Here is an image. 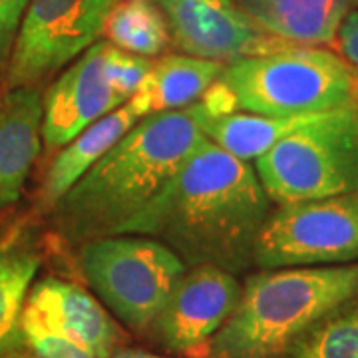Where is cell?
<instances>
[{"mask_svg":"<svg viewBox=\"0 0 358 358\" xmlns=\"http://www.w3.org/2000/svg\"><path fill=\"white\" fill-rule=\"evenodd\" d=\"M78 265L94 293L134 331H145L185 273V263L154 237L117 233L80 245Z\"/></svg>","mask_w":358,"mask_h":358,"instance_id":"8992f818","label":"cell"},{"mask_svg":"<svg viewBox=\"0 0 358 358\" xmlns=\"http://www.w3.org/2000/svg\"><path fill=\"white\" fill-rule=\"evenodd\" d=\"M102 36L115 48L145 58L164 54L171 42L166 16L154 0H117Z\"/></svg>","mask_w":358,"mask_h":358,"instance_id":"ac0fdd59","label":"cell"},{"mask_svg":"<svg viewBox=\"0 0 358 358\" xmlns=\"http://www.w3.org/2000/svg\"><path fill=\"white\" fill-rule=\"evenodd\" d=\"M108 50V40L96 42L48 90L42 120L48 150L64 148L94 122L126 103L106 74Z\"/></svg>","mask_w":358,"mask_h":358,"instance_id":"8fae6325","label":"cell"},{"mask_svg":"<svg viewBox=\"0 0 358 358\" xmlns=\"http://www.w3.org/2000/svg\"><path fill=\"white\" fill-rule=\"evenodd\" d=\"M141 117L128 102L78 134L58 152L42 185V203L56 205L70 187L88 173V169L112 145L122 140Z\"/></svg>","mask_w":358,"mask_h":358,"instance_id":"2e32d148","label":"cell"},{"mask_svg":"<svg viewBox=\"0 0 358 358\" xmlns=\"http://www.w3.org/2000/svg\"><path fill=\"white\" fill-rule=\"evenodd\" d=\"M26 310L94 358H112L124 338L112 315L76 282L44 279L26 299Z\"/></svg>","mask_w":358,"mask_h":358,"instance_id":"7c38bea8","label":"cell"},{"mask_svg":"<svg viewBox=\"0 0 358 358\" xmlns=\"http://www.w3.org/2000/svg\"><path fill=\"white\" fill-rule=\"evenodd\" d=\"M0 358H36L28 348H20V345L13 346V348H6L0 352Z\"/></svg>","mask_w":358,"mask_h":358,"instance_id":"484cf974","label":"cell"},{"mask_svg":"<svg viewBox=\"0 0 358 358\" xmlns=\"http://www.w3.org/2000/svg\"><path fill=\"white\" fill-rule=\"evenodd\" d=\"M277 38L317 46L333 44L355 0H233Z\"/></svg>","mask_w":358,"mask_h":358,"instance_id":"9a60e30c","label":"cell"},{"mask_svg":"<svg viewBox=\"0 0 358 358\" xmlns=\"http://www.w3.org/2000/svg\"><path fill=\"white\" fill-rule=\"evenodd\" d=\"M117 0H28L14 34L8 86L26 88L52 76L102 36Z\"/></svg>","mask_w":358,"mask_h":358,"instance_id":"ba28073f","label":"cell"},{"mask_svg":"<svg viewBox=\"0 0 358 358\" xmlns=\"http://www.w3.org/2000/svg\"><path fill=\"white\" fill-rule=\"evenodd\" d=\"M333 48L358 76V6L350 8L345 20L338 26V32L333 40Z\"/></svg>","mask_w":358,"mask_h":358,"instance_id":"603a6c76","label":"cell"},{"mask_svg":"<svg viewBox=\"0 0 358 358\" xmlns=\"http://www.w3.org/2000/svg\"><path fill=\"white\" fill-rule=\"evenodd\" d=\"M152 64H154V58H145V56H138L131 52L120 50L110 44L108 60H106V74H108L112 88L128 102L129 98L138 92Z\"/></svg>","mask_w":358,"mask_h":358,"instance_id":"7402d4cb","label":"cell"},{"mask_svg":"<svg viewBox=\"0 0 358 358\" xmlns=\"http://www.w3.org/2000/svg\"><path fill=\"white\" fill-rule=\"evenodd\" d=\"M203 103L141 117L54 205L58 233L82 245L117 235L205 138Z\"/></svg>","mask_w":358,"mask_h":358,"instance_id":"7a4b0ae2","label":"cell"},{"mask_svg":"<svg viewBox=\"0 0 358 358\" xmlns=\"http://www.w3.org/2000/svg\"><path fill=\"white\" fill-rule=\"evenodd\" d=\"M358 261V189L282 203L259 233L253 263L263 268Z\"/></svg>","mask_w":358,"mask_h":358,"instance_id":"52a82bcc","label":"cell"},{"mask_svg":"<svg viewBox=\"0 0 358 358\" xmlns=\"http://www.w3.org/2000/svg\"><path fill=\"white\" fill-rule=\"evenodd\" d=\"M287 358H358V299L319 320L285 352Z\"/></svg>","mask_w":358,"mask_h":358,"instance_id":"ffe728a7","label":"cell"},{"mask_svg":"<svg viewBox=\"0 0 358 358\" xmlns=\"http://www.w3.org/2000/svg\"><path fill=\"white\" fill-rule=\"evenodd\" d=\"M26 4L28 0H0V60L14 40Z\"/></svg>","mask_w":358,"mask_h":358,"instance_id":"cb8c5ba5","label":"cell"},{"mask_svg":"<svg viewBox=\"0 0 358 358\" xmlns=\"http://www.w3.org/2000/svg\"><path fill=\"white\" fill-rule=\"evenodd\" d=\"M38 265L30 249H0V352L22 343L20 319Z\"/></svg>","mask_w":358,"mask_h":358,"instance_id":"d6986e66","label":"cell"},{"mask_svg":"<svg viewBox=\"0 0 358 358\" xmlns=\"http://www.w3.org/2000/svg\"><path fill=\"white\" fill-rule=\"evenodd\" d=\"M219 80L237 110L293 117L357 106L358 76L336 52L291 44L225 66Z\"/></svg>","mask_w":358,"mask_h":358,"instance_id":"277c9868","label":"cell"},{"mask_svg":"<svg viewBox=\"0 0 358 358\" xmlns=\"http://www.w3.org/2000/svg\"><path fill=\"white\" fill-rule=\"evenodd\" d=\"M277 203L320 199L358 189V108L317 114L255 159Z\"/></svg>","mask_w":358,"mask_h":358,"instance_id":"5b68a950","label":"cell"},{"mask_svg":"<svg viewBox=\"0 0 358 358\" xmlns=\"http://www.w3.org/2000/svg\"><path fill=\"white\" fill-rule=\"evenodd\" d=\"M20 338L36 358H94L88 350L74 345L62 334L50 331L30 310H22Z\"/></svg>","mask_w":358,"mask_h":358,"instance_id":"44dd1931","label":"cell"},{"mask_svg":"<svg viewBox=\"0 0 358 358\" xmlns=\"http://www.w3.org/2000/svg\"><path fill=\"white\" fill-rule=\"evenodd\" d=\"M239 296L241 285L233 273L197 265L179 277L152 327L167 350L207 355L209 341L229 319Z\"/></svg>","mask_w":358,"mask_h":358,"instance_id":"30bf717a","label":"cell"},{"mask_svg":"<svg viewBox=\"0 0 358 358\" xmlns=\"http://www.w3.org/2000/svg\"><path fill=\"white\" fill-rule=\"evenodd\" d=\"M154 2L166 16L171 42L189 56L231 64L293 44L268 34L233 0Z\"/></svg>","mask_w":358,"mask_h":358,"instance_id":"9c48e42d","label":"cell"},{"mask_svg":"<svg viewBox=\"0 0 358 358\" xmlns=\"http://www.w3.org/2000/svg\"><path fill=\"white\" fill-rule=\"evenodd\" d=\"M317 114L293 115V117H268V115L233 112L221 117L203 120L205 138L217 143L231 155L251 162L268 152L287 134L305 126Z\"/></svg>","mask_w":358,"mask_h":358,"instance_id":"e0dca14e","label":"cell"},{"mask_svg":"<svg viewBox=\"0 0 358 358\" xmlns=\"http://www.w3.org/2000/svg\"><path fill=\"white\" fill-rule=\"evenodd\" d=\"M358 299V263L265 268L251 275L225 324L207 345L211 358H275L319 320Z\"/></svg>","mask_w":358,"mask_h":358,"instance_id":"3957f363","label":"cell"},{"mask_svg":"<svg viewBox=\"0 0 358 358\" xmlns=\"http://www.w3.org/2000/svg\"><path fill=\"white\" fill-rule=\"evenodd\" d=\"M225 66L217 60H205L189 54L164 56L154 60L128 103L140 117L183 110L201 100Z\"/></svg>","mask_w":358,"mask_h":358,"instance_id":"5bb4252c","label":"cell"},{"mask_svg":"<svg viewBox=\"0 0 358 358\" xmlns=\"http://www.w3.org/2000/svg\"><path fill=\"white\" fill-rule=\"evenodd\" d=\"M112 358H167L152 352H143V350H131V348H117Z\"/></svg>","mask_w":358,"mask_h":358,"instance_id":"d4e9b609","label":"cell"},{"mask_svg":"<svg viewBox=\"0 0 358 358\" xmlns=\"http://www.w3.org/2000/svg\"><path fill=\"white\" fill-rule=\"evenodd\" d=\"M44 100L34 86L13 88L0 102V207L18 201L40 154Z\"/></svg>","mask_w":358,"mask_h":358,"instance_id":"4fadbf2b","label":"cell"},{"mask_svg":"<svg viewBox=\"0 0 358 358\" xmlns=\"http://www.w3.org/2000/svg\"><path fill=\"white\" fill-rule=\"evenodd\" d=\"M271 197L255 167L203 138L164 189L120 233L154 237L185 267L239 273L253 263Z\"/></svg>","mask_w":358,"mask_h":358,"instance_id":"6da1fadb","label":"cell"},{"mask_svg":"<svg viewBox=\"0 0 358 358\" xmlns=\"http://www.w3.org/2000/svg\"><path fill=\"white\" fill-rule=\"evenodd\" d=\"M357 108H358V88H357Z\"/></svg>","mask_w":358,"mask_h":358,"instance_id":"4316f807","label":"cell"}]
</instances>
